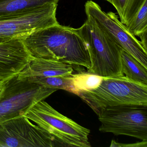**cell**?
I'll list each match as a JSON object with an SVG mask.
<instances>
[{
    "label": "cell",
    "mask_w": 147,
    "mask_h": 147,
    "mask_svg": "<svg viewBox=\"0 0 147 147\" xmlns=\"http://www.w3.org/2000/svg\"><path fill=\"white\" fill-rule=\"evenodd\" d=\"M32 58L51 59L91 67L88 49L78 29L57 24L33 32L23 40Z\"/></svg>",
    "instance_id": "1"
},
{
    "label": "cell",
    "mask_w": 147,
    "mask_h": 147,
    "mask_svg": "<svg viewBox=\"0 0 147 147\" xmlns=\"http://www.w3.org/2000/svg\"><path fill=\"white\" fill-rule=\"evenodd\" d=\"M79 97L98 114L102 109L125 105L147 106V85L123 76L103 77L96 89L81 92Z\"/></svg>",
    "instance_id": "2"
},
{
    "label": "cell",
    "mask_w": 147,
    "mask_h": 147,
    "mask_svg": "<svg viewBox=\"0 0 147 147\" xmlns=\"http://www.w3.org/2000/svg\"><path fill=\"white\" fill-rule=\"evenodd\" d=\"M78 32L86 43L91 60L87 72L103 77L123 76L121 48L91 19L87 18Z\"/></svg>",
    "instance_id": "3"
},
{
    "label": "cell",
    "mask_w": 147,
    "mask_h": 147,
    "mask_svg": "<svg viewBox=\"0 0 147 147\" xmlns=\"http://www.w3.org/2000/svg\"><path fill=\"white\" fill-rule=\"evenodd\" d=\"M25 116L51 136L57 147H91L89 129L61 114L44 100L36 103Z\"/></svg>",
    "instance_id": "4"
},
{
    "label": "cell",
    "mask_w": 147,
    "mask_h": 147,
    "mask_svg": "<svg viewBox=\"0 0 147 147\" xmlns=\"http://www.w3.org/2000/svg\"><path fill=\"white\" fill-rule=\"evenodd\" d=\"M56 91L18 74L4 80L0 91V123L25 116L36 103Z\"/></svg>",
    "instance_id": "5"
},
{
    "label": "cell",
    "mask_w": 147,
    "mask_h": 147,
    "mask_svg": "<svg viewBox=\"0 0 147 147\" xmlns=\"http://www.w3.org/2000/svg\"><path fill=\"white\" fill-rule=\"evenodd\" d=\"M97 115L101 123L99 129L100 132L147 140V106L111 107L100 110Z\"/></svg>",
    "instance_id": "6"
},
{
    "label": "cell",
    "mask_w": 147,
    "mask_h": 147,
    "mask_svg": "<svg viewBox=\"0 0 147 147\" xmlns=\"http://www.w3.org/2000/svg\"><path fill=\"white\" fill-rule=\"evenodd\" d=\"M87 18L93 20L98 26L121 49L125 51L147 68V51L140 41L131 35L116 13L102 11L97 3L88 1L85 5Z\"/></svg>",
    "instance_id": "7"
},
{
    "label": "cell",
    "mask_w": 147,
    "mask_h": 147,
    "mask_svg": "<svg viewBox=\"0 0 147 147\" xmlns=\"http://www.w3.org/2000/svg\"><path fill=\"white\" fill-rule=\"evenodd\" d=\"M58 4H48L41 8L15 17L0 18V43L23 39L33 32L58 24Z\"/></svg>",
    "instance_id": "8"
},
{
    "label": "cell",
    "mask_w": 147,
    "mask_h": 147,
    "mask_svg": "<svg viewBox=\"0 0 147 147\" xmlns=\"http://www.w3.org/2000/svg\"><path fill=\"white\" fill-rule=\"evenodd\" d=\"M55 147L52 136L26 116L0 123V147Z\"/></svg>",
    "instance_id": "9"
},
{
    "label": "cell",
    "mask_w": 147,
    "mask_h": 147,
    "mask_svg": "<svg viewBox=\"0 0 147 147\" xmlns=\"http://www.w3.org/2000/svg\"><path fill=\"white\" fill-rule=\"evenodd\" d=\"M32 59L22 39L0 43V80L18 74Z\"/></svg>",
    "instance_id": "10"
},
{
    "label": "cell",
    "mask_w": 147,
    "mask_h": 147,
    "mask_svg": "<svg viewBox=\"0 0 147 147\" xmlns=\"http://www.w3.org/2000/svg\"><path fill=\"white\" fill-rule=\"evenodd\" d=\"M73 72L74 67L66 63L51 59L32 58L18 75L20 78L69 76Z\"/></svg>",
    "instance_id": "11"
},
{
    "label": "cell",
    "mask_w": 147,
    "mask_h": 147,
    "mask_svg": "<svg viewBox=\"0 0 147 147\" xmlns=\"http://www.w3.org/2000/svg\"><path fill=\"white\" fill-rule=\"evenodd\" d=\"M60 0H0V18L15 17L41 8L48 4H58Z\"/></svg>",
    "instance_id": "12"
},
{
    "label": "cell",
    "mask_w": 147,
    "mask_h": 147,
    "mask_svg": "<svg viewBox=\"0 0 147 147\" xmlns=\"http://www.w3.org/2000/svg\"><path fill=\"white\" fill-rule=\"evenodd\" d=\"M122 73L127 78L138 83L147 85V68L130 54L121 50Z\"/></svg>",
    "instance_id": "13"
},
{
    "label": "cell",
    "mask_w": 147,
    "mask_h": 147,
    "mask_svg": "<svg viewBox=\"0 0 147 147\" xmlns=\"http://www.w3.org/2000/svg\"><path fill=\"white\" fill-rule=\"evenodd\" d=\"M115 7L120 22L126 25L145 0H106Z\"/></svg>",
    "instance_id": "14"
},
{
    "label": "cell",
    "mask_w": 147,
    "mask_h": 147,
    "mask_svg": "<svg viewBox=\"0 0 147 147\" xmlns=\"http://www.w3.org/2000/svg\"><path fill=\"white\" fill-rule=\"evenodd\" d=\"M72 76V75H71ZM71 76L53 77H32L29 78L31 81L52 89H62L79 95V93L73 86Z\"/></svg>",
    "instance_id": "15"
},
{
    "label": "cell",
    "mask_w": 147,
    "mask_h": 147,
    "mask_svg": "<svg viewBox=\"0 0 147 147\" xmlns=\"http://www.w3.org/2000/svg\"><path fill=\"white\" fill-rule=\"evenodd\" d=\"M71 79L73 86L79 95L81 92L97 88L101 83L103 77L87 72L72 74Z\"/></svg>",
    "instance_id": "16"
},
{
    "label": "cell",
    "mask_w": 147,
    "mask_h": 147,
    "mask_svg": "<svg viewBox=\"0 0 147 147\" xmlns=\"http://www.w3.org/2000/svg\"><path fill=\"white\" fill-rule=\"evenodd\" d=\"M125 26L128 31L135 36L139 37L147 32V0Z\"/></svg>",
    "instance_id": "17"
},
{
    "label": "cell",
    "mask_w": 147,
    "mask_h": 147,
    "mask_svg": "<svg viewBox=\"0 0 147 147\" xmlns=\"http://www.w3.org/2000/svg\"><path fill=\"white\" fill-rule=\"evenodd\" d=\"M147 140H142V142L131 144H124L117 142L114 140H112L110 147H147Z\"/></svg>",
    "instance_id": "18"
},
{
    "label": "cell",
    "mask_w": 147,
    "mask_h": 147,
    "mask_svg": "<svg viewBox=\"0 0 147 147\" xmlns=\"http://www.w3.org/2000/svg\"><path fill=\"white\" fill-rule=\"evenodd\" d=\"M2 82H3V80H0V91L1 89V86H2Z\"/></svg>",
    "instance_id": "19"
},
{
    "label": "cell",
    "mask_w": 147,
    "mask_h": 147,
    "mask_svg": "<svg viewBox=\"0 0 147 147\" xmlns=\"http://www.w3.org/2000/svg\"><path fill=\"white\" fill-rule=\"evenodd\" d=\"M105 1H106V0H105Z\"/></svg>",
    "instance_id": "20"
}]
</instances>
